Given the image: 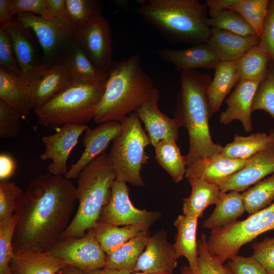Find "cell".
Returning a JSON list of instances; mask_svg holds the SVG:
<instances>
[{"label":"cell","mask_w":274,"mask_h":274,"mask_svg":"<svg viewBox=\"0 0 274 274\" xmlns=\"http://www.w3.org/2000/svg\"><path fill=\"white\" fill-rule=\"evenodd\" d=\"M76 190L71 180L49 172L30 182L17 202L15 254L46 252L61 238L77 200Z\"/></svg>","instance_id":"6da1fadb"},{"label":"cell","mask_w":274,"mask_h":274,"mask_svg":"<svg viewBox=\"0 0 274 274\" xmlns=\"http://www.w3.org/2000/svg\"><path fill=\"white\" fill-rule=\"evenodd\" d=\"M211 80L209 75L196 70L180 72L175 118L188 133L189 147L184 156L187 166L222 153L223 146L213 142L210 130L213 113L207 91Z\"/></svg>","instance_id":"7a4b0ae2"},{"label":"cell","mask_w":274,"mask_h":274,"mask_svg":"<svg viewBox=\"0 0 274 274\" xmlns=\"http://www.w3.org/2000/svg\"><path fill=\"white\" fill-rule=\"evenodd\" d=\"M134 11L169 41L191 46L207 43L208 8L197 0H149Z\"/></svg>","instance_id":"3957f363"},{"label":"cell","mask_w":274,"mask_h":274,"mask_svg":"<svg viewBox=\"0 0 274 274\" xmlns=\"http://www.w3.org/2000/svg\"><path fill=\"white\" fill-rule=\"evenodd\" d=\"M108 75L104 95L93 118L97 124L120 122L136 112L155 87L152 78L143 70L138 54L114 61Z\"/></svg>","instance_id":"277c9868"},{"label":"cell","mask_w":274,"mask_h":274,"mask_svg":"<svg viewBox=\"0 0 274 274\" xmlns=\"http://www.w3.org/2000/svg\"><path fill=\"white\" fill-rule=\"evenodd\" d=\"M107 156L105 152L98 156L79 175L76 190L79 206L61 238L82 237L99 221L102 209L110 199L112 186L116 180Z\"/></svg>","instance_id":"5b68a950"},{"label":"cell","mask_w":274,"mask_h":274,"mask_svg":"<svg viewBox=\"0 0 274 274\" xmlns=\"http://www.w3.org/2000/svg\"><path fill=\"white\" fill-rule=\"evenodd\" d=\"M120 122L122 131L112 141L108 161L116 173V180L143 186L145 183L141 172L148 162L149 157L145 149L151 145V141L136 112Z\"/></svg>","instance_id":"8992f818"},{"label":"cell","mask_w":274,"mask_h":274,"mask_svg":"<svg viewBox=\"0 0 274 274\" xmlns=\"http://www.w3.org/2000/svg\"><path fill=\"white\" fill-rule=\"evenodd\" d=\"M106 82L72 84L35 111L39 123L58 126L65 124H84L93 119L104 95Z\"/></svg>","instance_id":"52a82bcc"},{"label":"cell","mask_w":274,"mask_h":274,"mask_svg":"<svg viewBox=\"0 0 274 274\" xmlns=\"http://www.w3.org/2000/svg\"><path fill=\"white\" fill-rule=\"evenodd\" d=\"M274 229V202L246 219L211 230L209 252L221 263L231 259L242 246L262 233Z\"/></svg>","instance_id":"ba28073f"},{"label":"cell","mask_w":274,"mask_h":274,"mask_svg":"<svg viewBox=\"0 0 274 274\" xmlns=\"http://www.w3.org/2000/svg\"><path fill=\"white\" fill-rule=\"evenodd\" d=\"M16 17L35 35L42 48L46 70L62 62L75 41L76 26L73 22L31 13L19 14Z\"/></svg>","instance_id":"9c48e42d"},{"label":"cell","mask_w":274,"mask_h":274,"mask_svg":"<svg viewBox=\"0 0 274 274\" xmlns=\"http://www.w3.org/2000/svg\"><path fill=\"white\" fill-rule=\"evenodd\" d=\"M74 40L93 65L108 74L114 61L113 40L111 26L102 13L77 27Z\"/></svg>","instance_id":"30bf717a"},{"label":"cell","mask_w":274,"mask_h":274,"mask_svg":"<svg viewBox=\"0 0 274 274\" xmlns=\"http://www.w3.org/2000/svg\"><path fill=\"white\" fill-rule=\"evenodd\" d=\"M46 252L84 272L106 265V254L90 230L81 237L60 239Z\"/></svg>","instance_id":"8fae6325"},{"label":"cell","mask_w":274,"mask_h":274,"mask_svg":"<svg viewBox=\"0 0 274 274\" xmlns=\"http://www.w3.org/2000/svg\"><path fill=\"white\" fill-rule=\"evenodd\" d=\"M109 202L104 207L99 221L115 225L150 226L159 217L156 211L139 209L131 201L126 183L115 180L112 186Z\"/></svg>","instance_id":"7c38bea8"},{"label":"cell","mask_w":274,"mask_h":274,"mask_svg":"<svg viewBox=\"0 0 274 274\" xmlns=\"http://www.w3.org/2000/svg\"><path fill=\"white\" fill-rule=\"evenodd\" d=\"M3 27L11 38L17 60L29 85L47 70L44 66L42 56L39 54L31 34L32 30L25 27L16 17Z\"/></svg>","instance_id":"4fadbf2b"},{"label":"cell","mask_w":274,"mask_h":274,"mask_svg":"<svg viewBox=\"0 0 274 274\" xmlns=\"http://www.w3.org/2000/svg\"><path fill=\"white\" fill-rule=\"evenodd\" d=\"M88 127L85 124H65L55 133L42 136L45 150L40 158L43 161H52L48 167V172L55 175L66 174L69 156Z\"/></svg>","instance_id":"5bb4252c"},{"label":"cell","mask_w":274,"mask_h":274,"mask_svg":"<svg viewBox=\"0 0 274 274\" xmlns=\"http://www.w3.org/2000/svg\"><path fill=\"white\" fill-rule=\"evenodd\" d=\"M273 173L274 134L265 148L248 159L242 169L227 178L219 186L223 192H240Z\"/></svg>","instance_id":"9a60e30c"},{"label":"cell","mask_w":274,"mask_h":274,"mask_svg":"<svg viewBox=\"0 0 274 274\" xmlns=\"http://www.w3.org/2000/svg\"><path fill=\"white\" fill-rule=\"evenodd\" d=\"M178 259L174 244L167 241L166 232L161 230L150 236L132 272L173 274Z\"/></svg>","instance_id":"2e32d148"},{"label":"cell","mask_w":274,"mask_h":274,"mask_svg":"<svg viewBox=\"0 0 274 274\" xmlns=\"http://www.w3.org/2000/svg\"><path fill=\"white\" fill-rule=\"evenodd\" d=\"M122 124L118 121H108L100 124L94 129L88 127L83 138L85 149L79 158L64 175L71 180L78 177L82 169L92 160L105 152L110 143L122 131Z\"/></svg>","instance_id":"e0dca14e"},{"label":"cell","mask_w":274,"mask_h":274,"mask_svg":"<svg viewBox=\"0 0 274 274\" xmlns=\"http://www.w3.org/2000/svg\"><path fill=\"white\" fill-rule=\"evenodd\" d=\"M159 92L155 87L148 99L136 112L145 124L151 145L154 148L164 141H177L180 127L175 118H169L159 110Z\"/></svg>","instance_id":"ac0fdd59"},{"label":"cell","mask_w":274,"mask_h":274,"mask_svg":"<svg viewBox=\"0 0 274 274\" xmlns=\"http://www.w3.org/2000/svg\"><path fill=\"white\" fill-rule=\"evenodd\" d=\"M260 82L240 80L225 99L227 107L220 114L219 122L228 125L234 120L241 121L246 132L253 131L252 105Z\"/></svg>","instance_id":"d6986e66"},{"label":"cell","mask_w":274,"mask_h":274,"mask_svg":"<svg viewBox=\"0 0 274 274\" xmlns=\"http://www.w3.org/2000/svg\"><path fill=\"white\" fill-rule=\"evenodd\" d=\"M160 58L172 63L179 72L198 68H215L219 59L207 43L191 46L183 49L162 48L157 51Z\"/></svg>","instance_id":"ffe728a7"},{"label":"cell","mask_w":274,"mask_h":274,"mask_svg":"<svg viewBox=\"0 0 274 274\" xmlns=\"http://www.w3.org/2000/svg\"><path fill=\"white\" fill-rule=\"evenodd\" d=\"M72 84L62 62L50 67L28 85L31 110L35 111L53 99Z\"/></svg>","instance_id":"44dd1931"},{"label":"cell","mask_w":274,"mask_h":274,"mask_svg":"<svg viewBox=\"0 0 274 274\" xmlns=\"http://www.w3.org/2000/svg\"><path fill=\"white\" fill-rule=\"evenodd\" d=\"M248 159H231L222 153L200 159L187 166L185 177L219 184L242 169Z\"/></svg>","instance_id":"7402d4cb"},{"label":"cell","mask_w":274,"mask_h":274,"mask_svg":"<svg viewBox=\"0 0 274 274\" xmlns=\"http://www.w3.org/2000/svg\"><path fill=\"white\" fill-rule=\"evenodd\" d=\"M259 43L257 36H243L216 28H211L207 42L220 61L237 60Z\"/></svg>","instance_id":"603a6c76"},{"label":"cell","mask_w":274,"mask_h":274,"mask_svg":"<svg viewBox=\"0 0 274 274\" xmlns=\"http://www.w3.org/2000/svg\"><path fill=\"white\" fill-rule=\"evenodd\" d=\"M198 218L184 215L178 216L174 224L177 228L174 246L178 258L183 256L189 266L182 269V274H199L198 266V243L196 241Z\"/></svg>","instance_id":"cb8c5ba5"},{"label":"cell","mask_w":274,"mask_h":274,"mask_svg":"<svg viewBox=\"0 0 274 274\" xmlns=\"http://www.w3.org/2000/svg\"><path fill=\"white\" fill-rule=\"evenodd\" d=\"M62 62L73 84H97L108 79L109 75L97 68L75 41Z\"/></svg>","instance_id":"d4e9b609"},{"label":"cell","mask_w":274,"mask_h":274,"mask_svg":"<svg viewBox=\"0 0 274 274\" xmlns=\"http://www.w3.org/2000/svg\"><path fill=\"white\" fill-rule=\"evenodd\" d=\"M66 266L47 252L36 251L15 254L10 263L13 274H56Z\"/></svg>","instance_id":"484cf974"},{"label":"cell","mask_w":274,"mask_h":274,"mask_svg":"<svg viewBox=\"0 0 274 274\" xmlns=\"http://www.w3.org/2000/svg\"><path fill=\"white\" fill-rule=\"evenodd\" d=\"M236 63V60L219 61L214 68L207 91L213 114L220 110L227 95L240 80Z\"/></svg>","instance_id":"4316f807"},{"label":"cell","mask_w":274,"mask_h":274,"mask_svg":"<svg viewBox=\"0 0 274 274\" xmlns=\"http://www.w3.org/2000/svg\"><path fill=\"white\" fill-rule=\"evenodd\" d=\"M246 211L244 199L239 192H221L216 207L203 222L202 227L211 230L228 225Z\"/></svg>","instance_id":"83f0119b"},{"label":"cell","mask_w":274,"mask_h":274,"mask_svg":"<svg viewBox=\"0 0 274 274\" xmlns=\"http://www.w3.org/2000/svg\"><path fill=\"white\" fill-rule=\"evenodd\" d=\"M0 99L16 108L24 118L31 110L28 85L22 78L0 66Z\"/></svg>","instance_id":"f1b7e54d"},{"label":"cell","mask_w":274,"mask_h":274,"mask_svg":"<svg viewBox=\"0 0 274 274\" xmlns=\"http://www.w3.org/2000/svg\"><path fill=\"white\" fill-rule=\"evenodd\" d=\"M191 186L190 195L183 199V215L200 218L209 206L216 204L221 191L217 185L199 179L189 178Z\"/></svg>","instance_id":"f546056e"},{"label":"cell","mask_w":274,"mask_h":274,"mask_svg":"<svg viewBox=\"0 0 274 274\" xmlns=\"http://www.w3.org/2000/svg\"><path fill=\"white\" fill-rule=\"evenodd\" d=\"M149 227L146 225L118 226L98 221L96 225L90 230L106 254H109L141 231L148 230Z\"/></svg>","instance_id":"4dcf8cb0"},{"label":"cell","mask_w":274,"mask_h":274,"mask_svg":"<svg viewBox=\"0 0 274 274\" xmlns=\"http://www.w3.org/2000/svg\"><path fill=\"white\" fill-rule=\"evenodd\" d=\"M150 236L148 230L142 231L112 253L106 254L105 267L127 270L132 273Z\"/></svg>","instance_id":"1f68e13d"},{"label":"cell","mask_w":274,"mask_h":274,"mask_svg":"<svg viewBox=\"0 0 274 274\" xmlns=\"http://www.w3.org/2000/svg\"><path fill=\"white\" fill-rule=\"evenodd\" d=\"M274 128L268 134L256 132L248 136L235 134L232 142L223 147L222 154L231 159H248L265 148L271 141Z\"/></svg>","instance_id":"d6a6232c"},{"label":"cell","mask_w":274,"mask_h":274,"mask_svg":"<svg viewBox=\"0 0 274 274\" xmlns=\"http://www.w3.org/2000/svg\"><path fill=\"white\" fill-rule=\"evenodd\" d=\"M155 159L159 164L172 177L175 183L181 182L186 171V161L180 152L176 141L159 143L155 147Z\"/></svg>","instance_id":"836d02e7"},{"label":"cell","mask_w":274,"mask_h":274,"mask_svg":"<svg viewBox=\"0 0 274 274\" xmlns=\"http://www.w3.org/2000/svg\"><path fill=\"white\" fill-rule=\"evenodd\" d=\"M270 56L260 47L255 46L236 60L240 80L261 82L267 73Z\"/></svg>","instance_id":"e575fe53"},{"label":"cell","mask_w":274,"mask_h":274,"mask_svg":"<svg viewBox=\"0 0 274 274\" xmlns=\"http://www.w3.org/2000/svg\"><path fill=\"white\" fill-rule=\"evenodd\" d=\"M246 211L252 214L270 204L274 200V173L242 193Z\"/></svg>","instance_id":"d590c367"},{"label":"cell","mask_w":274,"mask_h":274,"mask_svg":"<svg viewBox=\"0 0 274 274\" xmlns=\"http://www.w3.org/2000/svg\"><path fill=\"white\" fill-rule=\"evenodd\" d=\"M208 22L211 28L226 30L243 36H257L253 27L232 10L226 9L214 14L208 18Z\"/></svg>","instance_id":"8d00e7d4"},{"label":"cell","mask_w":274,"mask_h":274,"mask_svg":"<svg viewBox=\"0 0 274 274\" xmlns=\"http://www.w3.org/2000/svg\"><path fill=\"white\" fill-rule=\"evenodd\" d=\"M268 2V0H233L228 9L234 10L242 15L259 38Z\"/></svg>","instance_id":"74e56055"},{"label":"cell","mask_w":274,"mask_h":274,"mask_svg":"<svg viewBox=\"0 0 274 274\" xmlns=\"http://www.w3.org/2000/svg\"><path fill=\"white\" fill-rule=\"evenodd\" d=\"M17 216L0 221V274H13L10 263L15 253L13 247Z\"/></svg>","instance_id":"f35d334b"},{"label":"cell","mask_w":274,"mask_h":274,"mask_svg":"<svg viewBox=\"0 0 274 274\" xmlns=\"http://www.w3.org/2000/svg\"><path fill=\"white\" fill-rule=\"evenodd\" d=\"M251 109L252 113L263 110L274 120V63L270 60L265 76L256 90Z\"/></svg>","instance_id":"ab89813d"},{"label":"cell","mask_w":274,"mask_h":274,"mask_svg":"<svg viewBox=\"0 0 274 274\" xmlns=\"http://www.w3.org/2000/svg\"><path fill=\"white\" fill-rule=\"evenodd\" d=\"M70 18L77 27L83 25L102 13V5L97 0H65Z\"/></svg>","instance_id":"60d3db41"},{"label":"cell","mask_w":274,"mask_h":274,"mask_svg":"<svg viewBox=\"0 0 274 274\" xmlns=\"http://www.w3.org/2000/svg\"><path fill=\"white\" fill-rule=\"evenodd\" d=\"M21 116L16 108L0 99V137H15L21 130Z\"/></svg>","instance_id":"b9f144b4"},{"label":"cell","mask_w":274,"mask_h":274,"mask_svg":"<svg viewBox=\"0 0 274 274\" xmlns=\"http://www.w3.org/2000/svg\"><path fill=\"white\" fill-rule=\"evenodd\" d=\"M198 243V266L199 274H230L226 266L210 252L208 240L202 234Z\"/></svg>","instance_id":"7bdbcfd3"},{"label":"cell","mask_w":274,"mask_h":274,"mask_svg":"<svg viewBox=\"0 0 274 274\" xmlns=\"http://www.w3.org/2000/svg\"><path fill=\"white\" fill-rule=\"evenodd\" d=\"M22 190L16 183L8 180L0 182V221L15 214L17 202Z\"/></svg>","instance_id":"ee69618b"},{"label":"cell","mask_w":274,"mask_h":274,"mask_svg":"<svg viewBox=\"0 0 274 274\" xmlns=\"http://www.w3.org/2000/svg\"><path fill=\"white\" fill-rule=\"evenodd\" d=\"M0 66L17 77L23 78L13 49L11 38L4 27H0ZM25 80V79H24Z\"/></svg>","instance_id":"f6af8a7d"},{"label":"cell","mask_w":274,"mask_h":274,"mask_svg":"<svg viewBox=\"0 0 274 274\" xmlns=\"http://www.w3.org/2000/svg\"><path fill=\"white\" fill-rule=\"evenodd\" d=\"M258 46L268 54L274 63V0L269 1Z\"/></svg>","instance_id":"bcb514c9"},{"label":"cell","mask_w":274,"mask_h":274,"mask_svg":"<svg viewBox=\"0 0 274 274\" xmlns=\"http://www.w3.org/2000/svg\"><path fill=\"white\" fill-rule=\"evenodd\" d=\"M252 256L268 274H274V237H265L252 244Z\"/></svg>","instance_id":"7dc6e473"},{"label":"cell","mask_w":274,"mask_h":274,"mask_svg":"<svg viewBox=\"0 0 274 274\" xmlns=\"http://www.w3.org/2000/svg\"><path fill=\"white\" fill-rule=\"evenodd\" d=\"M226 265L230 274H268L252 256L244 257L237 254Z\"/></svg>","instance_id":"c3c4849f"},{"label":"cell","mask_w":274,"mask_h":274,"mask_svg":"<svg viewBox=\"0 0 274 274\" xmlns=\"http://www.w3.org/2000/svg\"><path fill=\"white\" fill-rule=\"evenodd\" d=\"M11 7L15 15L21 13H31L50 17L46 0H11Z\"/></svg>","instance_id":"681fc988"},{"label":"cell","mask_w":274,"mask_h":274,"mask_svg":"<svg viewBox=\"0 0 274 274\" xmlns=\"http://www.w3.org/2000/svg\"><path fill=\"white\" fill-rule=\"evenodd\" d=\"M46 2L50 16L73 22L66 9L65 0H46Z\"/></svg>","instance_id":"f907efd6"},{"label":"cell","mask_w":274,"mask_h":274,"mask_svg":"<svg viewBox=\"0 0 274 274\" xmlns=\"http://www.w3.org/2000/svg\"><path fill=\"white\" fill-rule=\"evenodd\" d=\"M16 165L13 157L7 153L0 154V180H7L14 175Z\"/></svg>","instance_id":"816d5d0a"},{"label":"cell","mask_w":274,"mask_h":274,"mask_svg":"<svg viewBox=\"0 0 274 274\" xmlns=\"http://www.w3.org/2000/svg\"><path fill=\"white\" fill-rule=\"evenodd\" d=\"M14 14L11 7V0H0V23L5 26L14 19Z\"/></svg>","instance_id":"f5cc1de1"},{"label":"cell","mask_w":274,"mask_h":274,"mask_svg":"<svg viewBox=\"0 0 274 274\" xmlns=\"http://www.w3.org/2000/svg\"><path fill=\"white\" fill-rule=\"evenodd\" d=\"M84 274H131V272L127 270H117L104 267L84 272Z\"/></svg>","instance_id":"db71d44e"},{"label":"cell","mask_w":274,"mask_h":274,"mask_svg":"<svg viewBox=\"0 0 274 274\" xmlns=\"http://www.w3.org/2000/svg\"><path fill=\"white\" fill-rule=\"evenodd\" d=\"M56 274H84V272L78 268L68 265L62 268Z\"/></svg>","instance_id":"11a10c76"},{"label":"cell","mask_w":274,"mask_h":274,"mask_svg":"<svg viewBox=\"0 0 274 274\" xmlns=\"http://www.w3.org/2000/svg\"><path fill=\"white\" fill-rule=\"evenodd\" d=\"M131 274H148V273L141 272H134L131 273Z\"/></svg>","instance_id":"9f6ffc18"}]
</instances>
